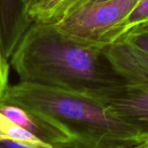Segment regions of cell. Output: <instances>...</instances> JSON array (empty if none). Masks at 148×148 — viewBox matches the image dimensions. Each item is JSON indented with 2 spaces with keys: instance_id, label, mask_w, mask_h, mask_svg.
Masks as SVG:
<instances>
[{
  "instance_id": "7a4b0ae2",
  "label": "cell",
  "mask_w": 148,
  "mask_h": 148,
  "mask_svg": "<svg viewBox=\"0 0 148 148\" xmlns=\"http://www.w3.org/2000/svg\"><path fill=\"white\" fill-rule=\"evenodd\" d=\"M140 0H105L85 4L53 24L64 36L105 47Z\"/></svg>"
},
{
  "instance_id": "7c38bea8",
  "label": "cell",
  "mask_w": 148,
  "mask_h": 148,
  "mask_svg": "<svg viewBox=\"0 0 148 148\" xmlns=\"http://www.w3.org/2000/svg\"><path fill=\"white\" fill-rule=\"evenodd\" d=\"M42 1H43V0H36V2L35 4H36V3H40V2H42ZM35 4H34V5H35ZM34 5H33V6H34ZM33 6H32V7H33ZM32 7H31V8H32ZM31 8H30V9H31Z\"/></svg>"
},
{
  "instance_id": "9c48e42d",
  "label": "cell",
  "mask_w": 148,
  "mask_h": 148,
  "mask_svg": "<svg viewBox=\"0 0 148 148\" xmlns=\"http://www.w3.org/2000/svg\"><path fill=\"white\" fill-rule=\"evenodd\" d=\"M120 40H125L142 49L148 51V25L137 28Z\"/></svg>"
},
{
  "instance_id": "8992f818",
  "label": "cell",
  "mask_w": 148,
  "mask_h": 148,
  "mask_svg": "<svg viewBox=\"0 0 148 148\" xmlns=\"http://www.w3.org/2000/svg\"><path fill=\"white\" fill-rule=\"evenodd\" d=\"M82 0H43L28 12L33 23L55 24L73 11Z\"/></svg>"
},
{
  "instance_id": "6da1fadb",
  "label": "cell",
  "mask_w": 148,
  "mask_h": 148,
  "mask_svg": "<svg viewBox=\"0 0 148 148\" xmlns=\"http://www.w3.org/2000/svg\"><path fill=\"white\" fill-rule=\"evenodd\" d=\"M103 49L73 40L51 23H33L10 63L22 82L89 94L120 86Z\"/></svg>"
},
{
  "instance_id": "30bf717a",
  "label": "cell",
  "mask_w": 148,
  "mask_h": 148,
  "mask_svg": "<svg viewBox=\"0 0 148 148\" xmlns=\"http://www.w3.org/2000/svg\"><path fill=\"white\" fill-rule=\"evenodd\" d=\"M10 62L6 58L4 52H3V43H2V39L0 36V101L6 90V88L9 86V73H10Z\"/></svg>"
},
{
  "instance_id": "ba28073f",
  "label": "cell",
  "mask_w": 148,
  "mask_h": 148,
  "mask_svg": "<svg viewBox=\"0 0 148 148\" xmlns=\"http://www.w3.org/2000/svg\"><path fill=\"white\" fill-rule=\"evenodd\" d=\"M146 25H148V0H140L133 12L117 29L112 43L119 41L130 31Z\"/></svg>"
},
{
  "instance_id": "277c9868",
  "label": "cell",
  "mask_w": 148,
  "mask_h": 148,
  "mask_svg": "<svg viewBox=\"0 0 148 148\" xmlns=\"http://www.w3.org/2000/svg\"><path fill=\"white\" fill-rule=\"evenodd\" d=\"M0 112L42 141L57 146L68 141V134L42 115L16 105L0 103Z\"/></svg>"
},
{
  "instance_id": "3957f363",
  "label": "cell",
  "mask_w": 148,
  "mask_h": 148,
  "mask_svg": "<svg viewBox=\"0 0 148 148\" xmlns=\"http://www.w3.org/2000/svg\"><path fill=\"white\" fill-rule=\"evenodd\" d=\"M103 50L113 69L127 86L148 87V51L125 40L105 46Z\"/></svg>"
},
{
  "instance_id": "8fae6325",
  "label": "cell",
  "mask_w": 148,
  "mask_h": 148,
  "mask_svg": "<svg viewBox=\"0 0 148 148\" xmlns=\"http://www.w3.org/2000/svg\"><path fill=\"white\" fill-rule=\"evenodd\" d=\"M36 0H24V3H25L26 10H27L28 12L30 10V8L36 3Z\"/></svg>"
},
{
  "instance_id": "52a82bcc",
  "label": "cell",
  "mask_w": 148,
  "mask_h": 148,
  "mask_svg": "<svg viewBox=\"0 0 148 148\" xmlns=\"http://www.w3.org/2000/svg\"><path fill=\"white\" fill-rule=\"evenodd\" d=\"M132 92L118 98L114 102V108L121 113L148 117V87L127 86Z\"/></svg>"
},
{
  "instance_id": "5b68a950",
  "label": "cell",
  "mask_w": 148,
  "mask_h": 148,
  "mask_svg": "<svg viewBox=\"0 0 148 148\" xmlns=\"http://www.w3.org/2000/svg\"><path fill=\"white\" fill-rule=\"evenodd\" d=\"M32 23L24 0H0V36L8 60Z\"/></svg>"
}]
</instances>
